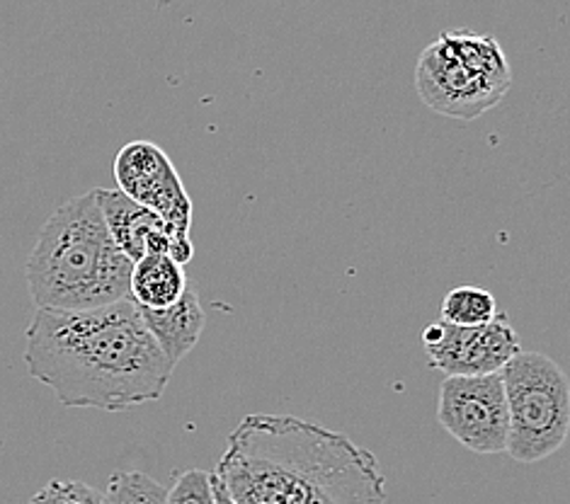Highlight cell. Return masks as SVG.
Segmentation results:
<instances>
[{
  "instance_id": "cell-1",
  "label": "cell",
  "mask_w": 570,
  "mask_h": 504,
  "mask_svg": "<svg viewBox=\"0 0 570 504\" xmlns=\"http://www.w3.org/2000/svg\"><path fill=\"white\" fill-rule=\"evenodd\" d=\"M24 364L63 407L125 413L158 401L173 376L129 298L95 310H37Z\"/></svg>"
},
{
  "instance_id": "cell-2",
  "label": "cell",
  "mask_w": 570,
  "mask_h": 504,
  "mask_svg": "<svg viewBox=\"0 0 570 504\" xmlns=\"http://www.w3.org/2000/svg\"><path fill=\"white\" fill-rule=\"evenodd\" d=\"M216 478L236 504H386V478L370 448L292 415L243 417Z\"/></svg>"
},
{
  "instance_id": "cell-3",
  "label": "cell",
  "mask_w": 570,
  "mask_h": 504,
  "mask_svg": "<svg viewBox=\"0 0 570 504\" xmlns=\"http://www.w3.org/2000/svg\"><path fill=\"white\" fill-rule=\"evenodd\" d=\"M131 269L90 189L49 216L24 277L37 310H95L127 302Z\"/></svg>"
},
{
  "instance_id": "cell-4",
  "label": "cell",
  "mask_w": 570,
  "mask_h": 504,
  "mask_svg": "<svg viewBox=\"0 0 570 504\" xmlns=\"http://www.w3.org/2000/svg\"><path fill=\"white\" fill-rule=\"evenodd\" d=\"M512 68L493 34L442 32L415 63V90L430 110L454 119H479L505 98Z\"/></svg>"
},
{
  "instance_id": "cell-5",
  "label": "cell",
  "mask_w": 570,
  "mask_h": 504,
  "mask_svg": "<svg viewBox=\"0 0 570 504\" xmlns=\"http://www.w3.org/2000/svg\"><path fill=\"white\" fill-rule=\"evenodd\" d=\"M500 376L510 413V458L539 463L553 456L570 432L568 374L547 354L522 349Z\"/></svg>"
},
{
  "instance_id": "cell-6",
  "label": "cell",
  "mask_w": 570,
  "mask_h": 504,
  "mask_svg": "<svg viewBox=\"0 0 570 504\" xmlns=\"http://www.w3.org/2000/svg\"><path fill=\"white\" fill-rule=\"evenodd\" d=\"M438 419L473 454L508 452L510 413L502 376H446L440 386Z\"/></svg>"
},
{
  "instance_id": "cell-7",
  "label": "cell",
  "mask_w": 570,
  "mask_h": 504,
  "mask_svg": "<svg viewBox=\"0 0 570 504\" xmlns=\"http://www.w3.org/2000/svg\"><path fill=\"white\" fill-rule=\"evenodd\" d=\"M423 347L434 369L446 376H491L500 374L522 352L505 313L476 328H459L444 320L423 330Z\"/></svg>"
},
{
  "instance_id": "cell-8",
  "label": "cell",
  "mask_w": 570,
  "mask_h": 504,
  "mask_svg": "<svg viewBox=\"0 0 570 504\" xmlns=\"http://www.w3.org/2000/svg\"><path fill=\"white\" fill-rule=\"evenodd\" d=\"M117 189L144 209L158 214L178 236H189L193 199L173 160L151 141H131L115 156Z\"/></svg>"
},
{
  "instance_id": "cell-9",
  "label": "cell",
  "mask_w": 570,
  "mask_h": 504,
  "mask_svg": "<svg viewBox=\"0 0 570 504\" xmlns=\"http://www.w3.org/2000/svg\"><path fill=\"white\" fill-rule=\"evenodd\" d=\"M95 197H98L105 224L110 228L115 243L131 263H139L148 255H170L183 267L193 260L195 248L189 236L175 234L158 214L131 201L117 187H98Z\"/></svg>"
},
{
  "instance_id": "cell-10",
  "label": "cell",
  "mask_w": 570,
  "mask_h": 504,
  "mask_svg": "<svg viewBox=\"0 0 570 504\" xmlns=\"http://www.w3.org/2000/svg\"><path fill=\"white\" fill-rule=\"evenodd\" d=\"M139 313L146 330L151 333L158 349L163 352V357L170 362L173 369L195 349L207 323L205 308H202L195 289H187L180 302L170 308H139Z\"/></svg>"
},
{
  "instance_id": "cell-11",
  "label": "cell",
  "mask_w": 570,
  "mask_h": 504,
  "mask_svg": "<svg viewBox=\"0 0 570 504\" xmlns=\"http://www.w3.org/2000/svg\"><path fill=\"white\" fill-rule=\"evenodd\" d=\"M187 289L185 267L175 263L170 255H148L144 260L134 263L129 302L137 308H170L180 302Z\"/></svg>"
},
{
  "instance_id": "cell-12",
  "label": "cell",
  "mask_w": 570,
  "mask_h": 504,
  "mask_svg": "<svg viewBox=\"0 0 570 504\" xmlns=\"http://www.w3.org/2000/svg\"><path fill=\"white\" fill-rule=\"evenodd\" d=\"M498 302L491 291L481 286H456L442 302V318L459 328H476V325H488L498 316Z\"/></svg>"
},
{
  "instance_id": "cell-13",
  "label": "cell",
  "mask_w": 570,
  "mask_h": 504,
  "mask_svg": "<svg viewBox=\"0 0 570 504\" xmlns=\"http://www.w3.org/2000/svg\"><path fill=\"white\" fill-rule=\"evenodd\" d=\"M105 504H168V487L146 473H115L105 490Z\"/></svg>"
},
{
  "instance_id": "cell-14",
  "label": "cell",
  "mask_w": 570,
  "mask_h": 504,
  "mask_svg": "<svg viewBox=\"0 0 570 504\" xmlns=\"http://www.w3.org/2000/svg\"><path fill=\"white\" fill-rule=\"evenodd\" d=\"M27 504H105V493L83 481H51Z\"/></svg>"
},
{
  "instance_id": "cell-15",
  "label": "cell",
  "mask_w": 570,
  "mask_h": 504,
  "mask_svg": "<svg viewBox=\"0 0 570 504\" xmlns=\"http://www.w3.org/2000/svg\"><path fill=\"white\" fill-rule=\"evenodd\" d=\"M214 473L189 468L178 475L168 490V504H216L214 502Z\"/></svg>"
},
{
  "instance_id": "cell-16",
  "label": "cell",
  "mask_w": 570,
  "mask_h": 504,
  "mask_svg": "<svg viewBox=\"0 0 570 504\" xmlns=\"http://www.w3.org/2000/svg\"><path fill=\"white\" fill-rule=\"evenodd\" d=\"M212 485H214V502H216V504H236L234 497L228 495V490L224 487V483H222L219 478H216V473H214Z\"/></svg>"
}]
</instances>
